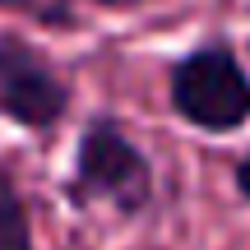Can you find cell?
<instances>
[{"label": "cell", "mask_w": 250, "mask_h": 250, "mask_svg": "<svg viewBox=\"0 0 250 250\" xmlns=\"http://www.w3.org/2000/svg\"><path fill=\"white\" fill-rule=\"evenodd\" d=\"M70 107L74 88L61 65L28 37L0 28V121L28 134H46L70 116Z\"/></svg>", "instance_id": "obj_3"}, {"label": "cell", "mask_w": 250, "mask_h": 250, "mask_svg": "<svg viewBox=\"0 0 250 250\" xmlns=\"http://www.w3.org/2000/svg\"><path fill=\"white\" fill-rule=\"evenodd\" d=\"M167 98L186 125L204 134H236L250 125V70L227 37H208L171 61Z\"/></svg>", "instance_id": "obj_2"}, {"label": "cell", "mask_w": 250, "mask_h": 250, "mask_svg": "<svg viewBox=\"0 0 250 250\" xmlns=\"http://www.w3.org/2000/svg\"><path fill=\"white\" fill-rule=\"evenodd\" d=\"M0 9L28 19V23H37V28H51V33H70V28L79 23L74 0H0Z\"/></svg>", "instance_id": "obj_5"}, {"label": "cell", "mask_w": 250, "mask_h": 250, "mask_svg": "<svg viewBox=\"0 0 250 250\" xmlns=\"http://www.w3.org/2000/svg\"><path fill=\"white\" fill-rule=\"evenodd\" d=\"M88 5H98V9H139L148 0H88Z\"/></svg>", "instance_id": "obj_7"}, {"label": "cell", "mask_w": 250, "mask_h": 250, "mask_svg": "<svg viewBox=\"0 0 250 250\" xmlns=\"http://www.w3.org/2000/svg\"><path fill=\"white\" fill-rule=\"evenodd\" d=\"M232 176H236V195H241L246 204H250V148L241 153V158H236V171H232Z\"/></svg>", "instance_id": "obj_6"}, {"label": "cell", "mask_w": 250, "mask_h": 250, "mask_svg": "<svg viewBox=\"0 0 250 250\" xmlns=\"http://www.w3.org/2000/svg\"><path fill=\"white\" fill-rule=\"evenodd\" d=\"M61 195L70 208L107 204L121 218H139L153 208L158 176H153L148 153L130 139V130L116 116H88L74 144L70 171L61 181Z\"/></svg>", "instance_id": "obj_1"}, {"label": "cell", "mask_w": 250, "mask_h": 250, "mask_svg": "<svg viewBox=\"0 0 250 250\" xmlns=\"http://www.w3.org/2000/svg\"><path fill=\"white\" fill-rule=\"evenodd\" d=\"M0 250H37L28 199L5 162H0Z\"/></svg>", "instance_id": "obj_4"}]
</instances>
